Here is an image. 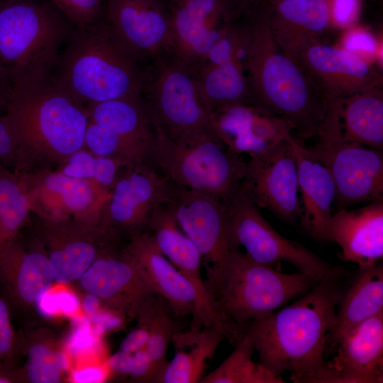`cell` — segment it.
<instances>
[{
    "label": "cell",
    "instance_id": "cell-1",
    "mask_svg": "<svg viewBox=\"0 0 383 383\" xmlns=\"http://www.w3.org/2000/svg\"><path fill=\"white\" fill-rule=\"evenodd\" d=\"M346 279L340 267L292 304L245 325L241 333L250 338L259 362L278 376L289 372L295 383H319Z\"/></svg>",
    "mask_w": 383,
    "mask_h": 383
},
{
    "label": "cell",
    "instance_id": "cell-2",
    "mask_svg": "<svg viewBox=\"0 0 383 383\" xmlns=\"http://www.w3.org/2000/svg\"><path fill=\"white\" fill-rule=\"evenodd\" d=\"M4 112L16 145V171L57 170L84 147L87 109L50 77L13 82Z\"/></svg>",
    "mask_w": 383,
    "mask_h": 383
},
{
    "label": "cell",
    "instance_id": "cell-3",
    "mask_svg": "<svg viewBox=\"0 0 383 383\" xmlns=\"http://www.w3.org/2000/svg\"><path fill=\"white\" fill-rule=\"evenodd\" d=\"M245 19L250 101L289 121L300 138L317 136L326 113V99L300 65L278 48L267 6Z\"/></svg>",
    "mask_w": 383,
    "mask_h": 383
},
{
    "label": "cell",
    "instance_id": "cell-4",
    "mask_svg": "<svg viewBox=\"0 0 383 383\" xmlns=\"http://www.w3.org/2000/svg\"><path fill=\"white\" fill-rule=\"evenodd\" d=\"M50 79L86 108L92 103L141 96L144 66L102 18L74 26Z\"/></svg>",
    "mask_w": 383,
    "mask_h": 383
},
{
    "label": "cell",
    "instance_id": "cell-5",
    "mask_svg": "<svg viewBox=\"0 0 383 383\" xmlns=\"http://www.w3.org/2000/svg\"><path fill=\"white\" fill-rule=\"evenodd\" d=\"M209 302L235 340L247 323L302 296L317 283L300 272L284 273L252 260L239 249L204 279Z\"/></svg>",
    "mask_w": 383,
    "mask_h": 383
},
{
    "label": "cell",
    "instance_id": "cell-6",
    "mask_svg": "<svg viewBox=\"0 0 383 383\" xmlns=\"http://www.w3.org/2000/svg\"><path fill=\"white\" fill-rule=\"evenodd\" d=\"M155 130L152 164L172 182L224 204L240 191L247 162L212 129L177 133Z\"/></svg>",
    "mask_w": 383,
    "mask_h": 383
},
{
    "label": "cell",
    "instance_id": "cell-7",
    "mask_svg": "<svg viewBox=\"0 0 383 383\" xmlns=\"http://www.w3.org/2000/svg\"><path fill=\"white\" fill-rule=\"evenodd\" d=\"M74 26L50 1L6 0L0 11V62L13 83L50 77Z\"/></svg>",
    "mask_w": 383,
    "mask_h": 383
},
{
    "label": "cell",
    "instance_id": "cell-8",
    "mask_svg": "<svg viewBox=\"0 0 383 383\" xmlns=\"http://www.w3.org/2000/svg\"><path fill=\"white\" fill-rule=\"evenodd\" d=\"M309 148L327 168L335 187L333 205L338 210L359 204L382 201V151L346 140L342 133L339 100L327 101V110Z\"/></svg>",
    "mask_w": 383,
    "mask_h": 383
},
{
    "label": "cell",
    "instance_id": "cell-9",
    "mask_svg": "<svg viewBox=\"0 0 383 383\" xmlns=\"http://www.w3.org/2000/svg\"><path fill=\"white\" fill-rule=\"evenodd\" d=\"M141 98L155 128L172 133L212 129L194 70L172 52L144 66Z\"/></svg>",
    "mask_w": 383,
    "mask_h": 383
},
{
    "label": "cell",
    "instance_id": "cell-10",
    "mask_svg": "<svg viewBox=\"0 0 383 383\" xmlns=\"http://www.w3.org/2000/svg\"><path fill=\"white\" fill-rule=\"evenodd\" d=\"M231 219V230L238 246L252 260L274 267L282 262L296 267L320 282L335 273V267L306 248L280 235L262 216L257 207L241 191L225 204Z\"/></svg>",
    "mask_w": 383,
    "mask_h": 383
},
{
    "label": "cell",
    "instance_id": "cell-11",
    "mask_svg": "<svg viewBox=\"0 0 383 383\" xmlns=\"http://www.w3.org/2000/svg\"><path fill=\"white\" fill-rule=\"evenodd\" d=\"M38 241L52 265L55 281L80 279L99 257L119 248L121 238L99 223L34 213Z\"/></svg>",
    "mask_w": 383,
    "mask_h": 383
},
{
    "label": "cell",
    "instance_id": "cell-12",
    "mask_svg": "<svg viewBox=\"0 0 383 383\" xmlns=\"http://www.w3.org/2000/svg\"><path fill=\"white\" fill-rule=\"evenodd\" d=\"M171 186L152 164L123 168L99 211L98 223L121 238L128 235L130 239L145 231L155 206L169 199Z\"/></svg>",
    "mask_w": 383,
    "mask_h": 383
},
{
    "label": "cell",
    "instance_id": "cell-13",
    "mask_svg": "<svg viewBox=\"0 0 383 383\" xmlns=\"http://www.w3.org/2000/svg\"><path fill=\"white\" fill-rule=\"evenodd\" d=\"M136 261L154 292L180 320L192 317L191 328L211 326L231 340L228 329L201 297L193 284L158 250L147 231L132 236L124 246Z\"/></svg>",
    "mask_w": 383,
    "mask_h": 383
},
{
    "label": "cell",
    "instance_id": "cell-14",
    "mask_svg": "<svg viewBox=\"0 0 383 383\" xmlns=\"http://www.w3.org/2000/svg\"><path fill=\"white\" fill-rule=\"evenodd\" d=\"M292 137L251 156L240 187L257 207L266 209L288 223L296 222L301 215L297 165Z\"/></svg>",
    "mask_w": 383,
    "mask_h": 383
},
{
    "label": "cell",
    "instance_id": "cell-15",
    "mask_svg": "<svg viewBox=\"0 0 383 383\" xmlns=\"http://www.w3.org/2000/svg\"><path fill=\"white\" fill-rule=\"evenodd\" d=\"M169 201L180 228L199 250L206 273L220 268L238 249L224 204L173 182Z\"/></svg>",
    "mask_w": 383,
    "mask_h": 383
},
{
    "label": "cell",
    "instance_id": "cell-16",
    "mask_svg": "<svg viewBox=\"0 0 383 383\" xmlns=\"http://www.w3.org/2000/svg\"><path fill=\"white\" fill-rule=\"evenodd\" d=\"M172 53L194 69L209 49L243 17L235 0H168Z\"/></svg>",
    "mask_w": 383,
    "mask_h": 383
},
{
    "label": "cell",
    "instance_id": "cell-17",
    "mask_svg": "<svg viewBox=\"0 0 383 383\" xmlns=\"http://www.w3.org/2000/svg\"><path fill=\"white\" fill-rule=\"evenodd\" d=\"M79 280L87 294L132 318L148 312L160 298L124 247L99 257Z\"/></svg>",
    "mask_w": 383,
    "mask_h": 383
},
{
    "label": "cell",
    "instance_id": "cell-18",
    "mask_svg": "<svg viewBox=\"0 0 383 383\" xmlns=\"http://www.w3.org/2000/svg\"><path fill=\"white\" fill-rule=\"evenodd\" d=\"M104 20L142 65L172 50L167 4L160 0H106Z\"/></svg>",
    "mask_w": 383,
    "mask_h": 383
},
{
    "label": "cell",
    "instance_id": "cell-19",
    "mask_svg": "<svg viewBox=\"0 0 383 383\" xmlns=\"http://www.w3.org/2000/svg\"><path fill=\"white\" fill-rule=\"evenodd\" d=\"M24 174L33 199L32 213L98 223L99 211L110 192L96 182L70 177L59 170Z\"/></svg>",
    "mask_w": 383,
    "mask_h": 383
},
{
    "label": "cell",
    "instance_id": "cell-20",
    "mask_svg": "<svg viewBox=\"0 0 383 383\" xmlns=\"http://www.w3.org/2000/svg\"><path fill=\"white\" fill-rule=\"evenodd\" d=\"M306 71L326 101L343 99L380 85L374 65L343 48L315 42L295 60Z\"/></svg>",
    "mask_w": 383,
    "mask_h": 383
},
{
    "label": "cell",
    "instance_id": "cell-21",
    "mask_svg": "<svg viewBox=\"0 0 383 383\" xmlns=\"http://www.w3.org/2000/svg\"><path fill=\"white\" fill-rule=\"evenodd\" d=\"M216 136L232 152L250 157L262 153L292 135V125L251 101L231 104L210 113Z\"/></svg>",
    "mask_w": 383,
    "mask_h": 383
},
{
    "label": "cell",
    "instance_id": "cell-22",
    "mask_svg": "<svg viewBox=\"0 0 383 383\" xmlns=\"http://www.w3.org/2000/svg\"><path fill=\"white\" fill-rule=\"evenodd\" d=\"M332 353L320 383H382L383 312L347 333Z\"/></svg>",
    "mask_w": 383,
    "mask_h": 383
},
{
    "label": "cell",
    "instance_id": "cell-23",
    "mask_svg": "<svg viewBox=\"0 0 383 383\" xmlns=\"http://www.w3.org/2000/svg\"><path fill=\"white\" fill-rule=\"evenodd\" d=\"M327 240L341 248V257L359 268L372 266L383 257V203L377 201L333 214Z\"/></svg>",
    "mask_w": 383,
    "mask_h": 383
},
{
    "label": "cell",
    "instance_id": "cell-24",
    "mask_svg": "<svg viewBox=\"0 0 383 383\" xmlns=\"http://www.w3.org/2000/svg\"><path fill=\"white\" fill-rule=\"evenodd\" d=\"M17 235L0 246V282L16 302L30 305L50 289L54 271L38 239L25 245Z\"/></svg>",
    "mask_w": 383,
    "mask_h": 383
},
{
    "label": "cell",
    "instance_id": "cell-25",
    "mask_svg": "<svg viewBox=\"0 0 383 383\" xmlns=\"http://www.w3.org/2000/svg\"><path fill=\"white\" fill-rule=\"evenodd\" d=\"M291 143L296 159L301 226L313 238L327 240L335 198V183L329 171L309 148L293 135Z\"/></svg>",
    "mask_w": 383,
    "mask_h": 383
},
{
    "label": "cell",
    "instance_id": "cell-26",
    "mask_svg": "<svg viewBox=\"0 0 383 383\" xmlns=\"http://www.w3.org/2000/svg\"><path fill=\"white\" fill-rule=\"evenodd\" d=\"M267 7L274 40L280 50L294 61L331 27L325 0H292Z\"/></svg>",
    "mask_w": 383,
    "mask_h": 383
},
{
    "label": "cell",
    "instance_id": "cell-27",
    "mask_svg": "<svg viewBox=\"0 0 383 383\" xmlns=\"http://www.w3.org/2000/svg\"><path fill=\"white\" fill-rule=\"evenodd\" d=\"M383 312V266L379 262L365 268L348 284L338 303L335 321L326 346V356L339 340L367 319Z\"/></svg>",
    "mask_w": 383,
    "mask_h": 383
},
{
    "label": "cell",
    "instance_id": "cell-28",
    "mask_svg": "<svg viewBox=\"0 0 383 383\" xmlns=\"http://www.w3.org/2000/svg\"><path fill=\"white\" fill-rule=\"evenodd\" d=\"M145 231L161 253L193 284L204 301L212 309L201 276V255L180 228L169 199L155 206Z\"/></svg>",
    "mask_w": 383,
    "mask_h": 383
},
{
    "label": "cell",
    "instance_id": "cell-29",
    "mask_svg": "<svg viewBox=\"0 0 383 383\" xmlns=\"http://www.w3.org/2000/svg\"><path fill=\"white\" fill-rule=\"evenodd\" d=\"M224 339L222 331L211 326L176 332L172 340L175 354L167 364L158 382H200L207 360L213 357Z\"/></svg>",
    "mask_w": 383,
    "mask_h": 383
},
{
    "label": "cell",
    "instance_id": "cell-30",
    "mask_svg": "<svg viewBox=\"0 0 383 383\" xmlns=\"http://www.w3.org/2000/svg\"><path fill=\"white\" fill-rule=\"evenodd\" d=\"M86 109L89 119L145 150L152 162L155 130L141 96L92 103Z\"/></svg>",
    "mask_w": 383,
    "mask_h": 383
},
{
    "label": "cell",
    "instance_id": "cell-31",
    "mask_svg": "<svg viewBox=\"0 0 383 383\" xmlns=\"http://www.w3.org/2000/svg\"><path fill=\"white\" fill-rule=\"evenodd\" d=\"M339 116L346 140L382 151L383 92L380 85L340 100Z\"/></svg>",
    "mask_w": 383,
    "mask_h": 383
},
{
    "label": "cell",
    "instance_id": "cell-32",
    "mask_svg": "<svg viewBox=\"0 0 383 383\" xmlns=\"http://www.w3.org/2000/svg\"><path fill=\"white\" fill-rule=\"evenodd\" d=\"M194 70L210 113L231 104L250 101L248 77L245 74L246 60L201 64Z\"/></svg>",
    "mask_w": 383,
    "mask_h": 383
},
{
    "label": "cell",
    "instance_id": "cell-33",
    "mask_svg": "<svg viewBox=\"0 0 383 383\" xmlns=\"http://www.w3.org/2000/svg\"><path fill=\"white\" fill-rule=\"evenodd\" d=\"M33 209V199L23 172L0 169V246L14 238Z\"/></svg>",
    "mask_w": 383,
    "mask_h": 383
},
{
    "label": "cell",
    "instance_id": "cell-34",
    "mask_svg": "<svg viewBox=\"0 0 383 383\" xmlns=\"http://www.w3.org/2000/svg\"><path fill=\"white\" fill-rule=\"evenodd\" d=\"M231 354L213 371L202 377L201 383H284L260 362L252 360L255 350L250 338L242 334Z\"/></svg>",
    "mask_w": 383,
    "mask_h": 383
},
{
    "label": "cell",
    "instance_id": "cell-35",
    "mask_svg": "<svg viewBox=\"0 0 383 383\" xmlns=\"http://www.w3.org/2000/svg\"><path fill=\"white\" fill-rule=\"evenodd\" d=\"M83 148L96 155L119 160L128 167L145 163L152 165L151 157L145 150L90 119Z\"/></svg>",
    "mask_w": 383,
    "mask_h": 383
},
{
    "label": "cell",
    "instance_id": "cell-36",
    "mask_svg": "<svg viewBox=\"0 0 383 383\" xmlns=\"http://www.w3.org/2000/svg\"><path fill=\"white\" fill-rule=\"evenodd\" d=\"M147 324L149 338L145 348L149 353L158 378L168 363L167 350L174 334L179 331L178 321L170 306L162 298L147 313L138 318Z\"/></svg>",
    "mask_w": 383,
    "mask_h": 383
},
{
    "label": "cell",
    "instance_id": "cell-37",
    "mask_svg": "<svg viewBox=\"0 0 383 383\" xmlns=\"http://www.w3.org/2000/svg\"><path fill=\"white\" fill-rule=\"evenodd\" d=\"M127 167L119 160L98 156L83 148L72 154L57 170L70 177L94 181L110 192L121 171Z\"/></svg>",
    "mask_w": 383,
    "mask_h": 383
},
{
    "label": "cell",
    "instance_id": "cell-38",
    "mask_svg": "<svg viewBox=\"0 0 383 383\" xmlns=\"http://www.w3.org/2000/svg\"><path fill=\"white\" fill-rule=\"evenodd\" d=\"M28 365L26 379L33 383H56L69 365L68 358L62 352H55L47 343L32 345L28 352Z\"/></svg>",
    "mask_w": 383,
    "mask_h": 383
},
{
    "label": "cell",
    "instance_id": "cell-39",
    "mask_svg": "<svg viewBox=\"0 0 383 383\" xmlns=\"http://www.w3.org/2000/svg\"><path fill=\"white\" fill-rule=\"evenodd\" d=\"M74 26L95 23L104 16L106 0H50Z\"/></svg>",
    "mask_w": 383,
    "mask_h": 383
},
{
    "label": "cell",
    "instance_id": "cell-40",
    "mask_svg": "<svg viewBox=\"0 0 383 383\" xmlns=\"http://www.w3.org/2000/svg\"><path fill=\"white\" fill-rule=\"evenodd\" d=\"M342 39L343 48L354 53L374 65L382 62L380 44L370 31L357 26L345 29Z\"/></svg>",
    "mask_w": 383,
    "mask_h": 383
},
{
    "label": "cell",
    "instance_id": "cell-41",
    "mask_svg": "<svg viewBox=\"0 0 383 383\" xmlns=\"http://www.w3.org/2000/svg\"><path fill=\"white\" fill-rule=\"evenodd\" d=\"M329 12L331 26L346 29L354 26L361 9L360 0H325Z\"/></svg>",
    "mask_w": 383,
    "mask_h": 383
},
{
    "label": "cell",
    "instance_id": "cell-42",
    "mask_svg": "<svg viewBox=\"0 0 383 383\" xmlns=\"http://www.w3.org/2000/svg\"><path fill=\"white\" fill-rule=\"evenodd\" d=\"M4 107L0 106V169L16 170V150L10 128L4 116Z\"/></svg>",
    "mask_w": 383,
    "mask_h": 383
},
{
    "label": "cell",
    "instance_id": "cell-43",
    "mask_svg": "<svg viewBox=\"0 0 383 383\" xmlns=\"http://www.w3.org/2000/svg\"><path fill=\"white\" fill-rule=\"evenodd\" d=\"M129 375L139 382H157V370L145 348L132 354Z\"/></svg>",
    "mask_w": 383,
    "mask_h": 383
},
{
    "label": "cell",
    "instance_id": "cell-44",
    "mask_svg": "<svg viewBox=\"0 0 383 383\" xmlns=\"http://www.w3.org/2000/svg\"><path fill=\"white\" fill-rule=\"evenodd\" d=\"M14 345V332L10 321L9 309L0 298V362L7 357Z\"/></svg>",
    "mask_w": 383,
    "mask_h": 383
},
{
    "label": "cell",
    "instance_id": "cell-45",
    "mask_svg": "<svg viewBox=\"0 0 383 383\" xmlns=\"http://www.w3.org/2000/svg\"><path fill=\"white\" fill-rule=\"evenodd\" d=\"M149 338V329L147 324L139 321L138 328L132 331L123 340L120 350L133 354L145 348Z\"/></svg>",
    "mask_w": 383,
    "mask_h": 383
},
{
    "label": "cell",
    "instance_id": "cell-46",
    "mask_svg": "<svg viewBox=\"0 0 383 383\" xmlns=\"http://www.w3.org/2000/svg\"><path fill=\"white\" fill-rule=\"evenodd\" d=\"M107 367L89 365L75 369L71 375L72 382L79 383L100 382L107 377Z\"/></svg>",
    "mask_w": 383,
    "mask_h": 383
},
{
    "label": "cell",
    "instance_id": "cell-47",
    "mask_svg": "<svg viewBox=\"0 0 383 383\" xmlns=\"http://www.w3.org/2000/svg\"><path fill=\"white\" fill-rule=\"evenodd\" d=\"M94 338L88 328H82L76 331L71 338L69 349L74 355H81L86 353L94 344Z\"/></svg>",
    "mask_w": 383,
    "mask_h": 383
},
{
    "label": "cell",
    "instance_id": "cell-48",
    "mask_svg": "<svg viewBox=\"0 0 383 383\" xmlns=\"http://www.w3.org/2000/svg\"><path fill=\"white\" fill-rule=\"evenodd\" d=\"M132 354L121 350L112 355L108 360L109 368L120 374H129Z\"/></svg>",
    "mask_w": 383,
    "mask_h": 383
},
{
    "label": "cell",
    "instance_id": "cell-49",
    "mask_svg": "<svg viewBox=\"0 0 383 383\" xmlns=\"http://www.w3.org/2000/svg\"><path fill=\"white\" fill-rule=\"evenodd\" d=\"M13 87L11 74L7 68L0 62V106L7 104Z\"/></svg>",
    "mask_w": 383,
    "mask_h": 383
},
{
    "label": "cell",
    "instance_id": "cell-50",
    "mask_svg": "<svg viewBox=\"0 0 383 383\" xmlns=\"http://www.w3.org/2000/svg\"><path fill=\"white\" fill-rule=\"evenodd\" d=\"M60 311L65 314L76 313L79 307L77 297L70 292L59 291L56 292Z\"/></svg>",
    "mask_w": 383,
    "mask_h": 383
},
{
    "label": "cell",
    "instance_id": "cell-51",
    "mask_svg": "<svg viewBox=\"0 0 383 383\" xmlns=\"http://www.w3.org/2000/svg\"><path fill=\"white\" fill-rule=\"evenodd\" d=\"M37 303L45 314L51 315L60 311L56 292L47 291L40 297Z\"/></svg>",
    "mask_w": 383,
    "mask_h": 383
},
{
    "label": "cell",
    "instance_id": "cell-52",
    "mask_svg": "<svg viewBox=\"0 0 383 383\" xmlns=\"http://www.w3.org/2000/svg\"><path fill=\"white\" fill-rule=\"evenodd\" d=\"M235 2L241 16L246 18L262 5L263 0H235Z\"/></svg>",
    "mask_w": 383,
    "mask_h": 383
},
{
    "label": "cell",
    "instance_id": "cell-53",
    "mask_svg": "<svg viewBox=\"0 0 383 383\" xmlns=\"http://www.w3.org/2000/svg\"><path fill=\"white\" fill-rule=\"evenodd\" d=\"M98 301H99L98 298L88 294V296L84 300V309L87 313H94L97 309Z\"/></svg>",
    "mask_w": 383,
    "mask_h": 383
},
{
    "label": "cell",
    "instance_id": "cell-54",
    "mask_svg": "<svg viewBox=\"0 0 383 383\" xmlns=\"http://www.w3.org/2000/svg\"><path fill=\"white\" fill-rule=\"evenodd\" d=\"M292 1V0H263L262 5H266L267 6H274L275 4H279V3L284 2V1Z\"/></svg>",
    "mask_w": 383,
    "mask_h": 383
},
{
    "label": "cell",
    "instance_id": "cell-55",
    "mask_svg": "<svg viewBox=\"0 0 383 383\" xmlns=\"http://www.w3.org/2000/svg\"><path fill=\"white\" fill-rule=\"evenodd\" d=\"M6 1V0H0V11H1V8L3 7V6L4 5Z\"/></svg>",
    "mask_w": 383,
    "mask_h": 383
},
{
    "label": "cell",
    "instance_id": "cell-56",
    "mask_svg": "<svg viewBox=\"0 0 383 383\" xmlns=\"http://www.w3.org/2000/svg\"><path fill=\"white\" fill-rule=\"evenodd\" d=\"M160 1H163V2L166 3V4H167V1H168V0H160Z\"/></svg>",
    "mask_w": 383,
    "mask_h": 383
}]
</instances>
